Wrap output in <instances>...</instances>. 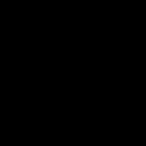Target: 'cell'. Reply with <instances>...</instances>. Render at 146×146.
<instances>
[]
</instances>
